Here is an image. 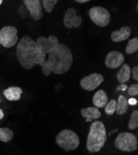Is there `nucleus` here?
Segmentation results:
<instances>
[{
	"mask_svg": "<svg viewBox=\"0 0 138 155\" xmlns=\"http://www.w3.org/2000/svg\"><path fill=\"white\" fill-rule=\"evenodd\" d=\"M72 61V54L69 47L66 45L59 44L55 50L48 54V60H45L40 66L45 76H49L52 73L62 74L69 71Z\"/></svg>",
	"mask_w": 138,
	"mask_h": 155,
	"instance_id": "nucleus-1",
	"label": "nucleus"
},
{
	"mask_svg": "<svg viewBox=\"0 0 138 155\" xmlns=\"http://www.w3.org/2000/svg\"><path fill=\"white\" fill-rule=\"evenodd\" d=\"M16 57L21 65L26 70L32 69L45 60L46 54L37 46L35 41L29 35H24L16 47Z\"/></svg>",
	"mask_w": 138,
	"mask_h": 155,
	"instance_id": "nucleus-2",
	"label": "nucleus"
},
{
	"mask_svg": "<svg viewBox=\"0 0 138 155\" xmlns=\"http://www.w3.org/2000/svg\"><path fill=\"white\" fill-rule=\"evenodd\" d=\"M106 128L102 121L95 120L90 127L87 139L86 147L91 153H95L101 150L107 141Z\"/></svg>",
	"mask_w": 138,
	"mask_h": 155,
	"instance_id": "nucleus-3",
	"label": "nucleus"
},
{
	"mask_svg": "<svg viewBox=\"0 0 138 155\" xmlns=\"http://www.w3.org/2000/svg\"><path fill=\"white\" fill-rule=\"evenodd\" d=\"M56 142L65 151L76 150L80 145V139L77 134L69 129L61 130L56 137Z\"/></svg>",
	"mask_w": 138,
	"mask_h": 155,
	"instance_id": "nucleus-4",
	"label": "nucleus"
},
{
	"mask_svg": "<svg viewBox=\"0 0 138 155\" xmlns=\"http://www.w3.org/2000/svg\"><path fill=\"white\" fill-rule=\"evenodd\" d=\"M115 147L122 151L133 152L138 148V141L136 136L130 132H121L117 137L114 142Z\"/></svg>",
	"mask_w": 138,
	"mask_h": 155,
	"instance_id": "nucleus-5",
	"label": "nucleus"
},
{
	"mask_svg": "<svg viewBox=\"0 0 138 155\" xmlns=\"http://www.w3.org/2000/svg\"><path fill=\"white\" fill-rule=\"evenodd\" d=\"M18 41V29L14 26L8 25L0 31V44L5 48H11Z\"/></svg>",
	"mask_w": 138,
	"mask_h": 155,
	"instance_id": "nucleus-6",
	"label": "nucleus"
},
{
	"mask_svg": "<svg viewBox=\"0 0 138 155\" xmlns=\"http://www.w3.org/2000/svg\"><path fill=\"white\" fill-rule=\"evenodd\" d=\"M89 16L94 23L99 27H105L110 22L108 11L101 6H94L89 11Z\"/></svg>",
	"mask_w": 138,
	"mask_h": 155,
	"instance_id": "nucleus-7",
	"label": "nucleus"
},
{
	"mask_svg": "<svg viewBox=\"0 0 138 155\" xmlns=\"http://www.w3.org/2000/svg\"><path fill=\"white\" fill-rule=\"evenodd\" d=\"M104 81V76L100 73H94L84 76L80 81L82 89L88 91H92Z\"/></svg>",
	"mask_w": 138,
	"mask_h": 155,
	"instance_id": "nucleus-8",
	"label": "nucleus"
},
{
	"mask_svg": "<svg viewBox=\"0 0 138 155\" xmlns=\"http://www.w3.org/2000/svg\"><path fill=\"white\" fill-rule=\"evenodd\" d=\"M35 42L42 52L45 54L51 53L59 45L58 38L55 35H50L48 38L40 36L37 38Z\"/></svg>",
	"mask_w": 138,
	"mask_h": 155,
	"instance_id": "nucleus-9",
	"label": "nucleus"
},
{
	"mask_svg": "<svg viewBox=\"0 0 138 155\" xmlns=\"http://www.w3.org/2000/svg\"><path fill=\"white\" fill-rule=\"evenodd\" d=\"M23 2L29 10L33 21H39L43 17L42 5L40 0H24Z\"/></svg>",
	"mask_w": 138,
	"mask_h": 155,
	"instance_id": "nucleus-10",
	"label": "nucleus"
},
{
	"mask_svg": "<svg viewBox=\"0 0 138 155\" xmlns=\"http://www.w3.org/2000/svg\"><path fill=\"white\" fill-rule=\"evenodd\" d=\"M63 22L65 26L68 29L78 28L82 24V18L77 15L75 9L71 7L65 12Z\"/></svg>",
	"mask_w": 138,
	"mask_h": 155,
	"instance_id": "nucleus-11",
	"label": "nucleus"
},
{
	"mask_svg": "<svg viewBox=\"0 0 138 155\" xmlns=\"http://www.w3.org/2000/svg\"><path fill=\"white\" fill-rule=\"evenodd\" d=\"M124 61V55L118 51L113 50L107 54L105 63L107 68L115 69L120 67Z\"/></svg>",
	"mask_w": 138,
	"mask_h": 155,
	"instance_id": "nucleus-12",
	"label": "nucleus"
},
{
	"mask_svg": "<svg viewBox=\"0 0 138 155\" xmlns=\"http://www.w3.org/2000/svg\"><path fill=\"white\" fill-rule=\"evenodd\" d=\"M131 34L129 26H123L119 31H115L111 34V39L114 42H120L128 39Z\"/></svg>",
	"mask_w": 138,
	"mask_h": 155,
	"instance_id": "nucleus-13",
	"label": "nucleus"
},
{
	"mask_svg": "<svg viewBox=\"0 0 138 155\" xmlns=\"http://www.w3.org/2000/svg\"><path fill=\"white\" fill-rule=\"evenodd\" d=\"M81 115L86 119V122H91L92 120H97L101 117L102 114L98 108L95 107H85L81 110Z\"/></svg>",
	"mask_w": 138,
	"mask_h": 155,
	"instance_id": "nucleus-14",
	"label": "nucleus"
},
{
	"mask_svg": "<svg viewBox=\"0 0 138 155\" xmlns=\"http://www.w3.org/2000/svg\"><path fill=\"white\" fill-rule=\"evenodd\" d=\"M92 101L95 107L103 108L108 103V97L105 91L103 89H100L94 94Z\"/></svg>",
	"mask_w": 138,
	"mask_h": 155,
	"instance_id": "nucleus-15",
	"label": "nucleus"
},
{
	"mask_svg": "<svg viewBox=\"0 0 138 155\" xmlns=\"http://www.w3.org/2000/svg\"><path fill=\"white\" fill-rule=\"evenodd\" d=\"M22 93V89L20 87L11 86L4 90L3 95L8 101H16L21 99V96Z\"/></svg>",
	"mask_w": 138,
	"mask_h": 155,
	"instance_id": "nucleus-16",
	"label": "nucleus"
},
{
	"mask_svg": "<svg viewBox=\"0 0 138 155\" xmlns=\"http://www.w3.org/2000/svg\"><path fill=\"white\" fill-rule=\"evenodd\" d=\"M131 76L130 67L127 63H124L122 67L120 69L117 73V80L120 83H124L128 82Z\"/></svg>",
	"mask_w": 138,
	"mask_h": 155,
	"instance_id": "nucleus-17",
	"label": "nucleus"
},
{
	"mask_svg": "<svg viewBox=\"0 0 138 155\" xmlns=\"http://www.w3.org/2000/svg\"><path fill=\"white\" fill-rule=\"evenodd\" d=\"M129 104L128 100L126 97L123 95H120L117 101V107H116V112L118 115H121L126 114L128 110Z\"/></svg>",
	"mask_w": 138,
	"mask_h": 155,
	"instance_id": "nucleus-18",
	"label": "nucleus"
},
{
	"mask_svg": "<svg viewBox=\"0 0 138 155\" xmlns=\"http://www.w3.org/2000/svg\"><path fill=\"white\" fill-rule=\"evenodd\" d=\"M14 134L9 128H0V141L7 143L12 139Z\"/></svg>",
	"mask_w": 138,
	"mask_h": 155,
	"instance_id": "nucleus-19",
	"label": "nucleus"
},
{
	"mask_svg": "<svg viewBox=\"0 0 138 155\" xmlns=\"http://www.w3.org/2000/svg\"><path fill=\"white\" fill-rule=\"evenodd\" d=\"M138 50V38L137 37H134L131 38L128 43L126 48V52L127 54H133Z\"/></svg>",
	"mask_w": 138,
	"mask_h": 155,
	"instance_id": "nucleus-20",
	"label": "nucleus"
},
{
	"mask_svg": "<svg viewBox=\"0 0 138 155\" xmlns=\"http://www.w3.org/2000/svg\"><path fill=\"white\" fill-rule=\"evenodd\" d=\"M138 127V111L134 110L131 115L128 124V128L130 130H135Z\"/></svg>",
	"mask_w": 138,
	"mask_h": 155,
	"instance_id": "nucleus-21",
	"label": "nucleus"
},
{
	"mask_svg": "<svg viewBox=\"0 0 138 155\" xmlns=\"http://www.w3.org/2000/svg\"><path fill=\"white\" fill-rule=\"evenodd\" d=\"M58 2V0H42L41 1L44 9L48 13L52 12L54 6L56 5Z\"/></svg>",
	"mask_w": 138,
	"mask_h": 155,
	"instance_id": "nucleus-22",
	"label": "nucleus"
},
{
	"mask_svg": "<svg viewBox=\"0 0 138 155\" xmlns=\"http://www.w3.org/2000/svg\"><path fill=\"white\" fill-rule=\"evenodd\" d=\"M117 107V101L115 99H111L108 102L105 106V112L107 115H112L116 111Z\"/></svg>",
	"mask_w": 138,
	"mask_h": 155,
	"instance_id": "nucleus-23",
	"label": "nucleus"
},
{
	"mask_svg": "<svg viewBox=\"0 0 138 155\" xmlns=\"http://www.w3.org/2000/svg\"><path fill=\"white\" fill-rule=\"evenodd\" d=\"M128 94L131 96H135L138 94V84H131L128 88Z\"/></svg>",
	"mask_w": 138,
	"mask_h": 155,
	"instance_id": "nucleus-24",
	"label": "nucleus"
},
{
	"mask_svg": "<svg viewBox=\"0 0 138 155\" xmlns=\"http://www.w3.org/2000/svg\"><path fill=\"white\" fill-rule=\"evenodd\" d=\"M132 74L133 78L136 81H138V67L136 66L132 69Z\"/></svg>",
	"mask_w": 138,
	"mask_h": 155,
	"instance_id": "nucleus-25",
	"label": "nucleus"
},
{
	"mask_svg": "<svg viewBox=\"0 0 138 155\" xmlns=\"http://www.w3.org/2000/svg\"><path fill=\"white\" fill-rule=\"evenodd\" d=\"M128 104H130L131 106H135V105H136L137 101L135 98L132 97V98H130L128 101Z\"/></svg>",
	"mask_w": 138,
	"mask_h": 155,
	"instance_id": "nucleus-26",
	"label": "nucleus"
},
{
	"mask_svg": "<svg viewBox=\"0 0 138 155\" xmlns=\"http://www.w3.org/2000/svg\"><path fill=\"white\" fill-rule=\"evenodd\" d=\"M127 88V85H121V86H118V87L117 89V90L120 89V90H123V91H125L126 89Z\"/></svg>",
	"mask_w": 138,
	"mask_h": 155,
	"instance_id": "nucleus-27",
	"label": "nucleus"
},
{
	"mask_svg": "<svg viewBox=\"0 0 138 155\" xmlns=\"http://www.w3.org/2000/svg\"><path fill=\"white\" fill-rule=\"evenodd\" d=\"M4 115H5V114H4L3 110L0 109V120H1L4 117Z\"/></svg>",
	"mask_w": 138,
	"mask_h": 155,
	"instance_id": "nucleus-28",
	"label": "nucleus"
},
{
	"mask_svg": "<svg viewBox=\"0 0 138 155\" xmlns=\"http://www.w3.org/2000/svg\"><path fill=\"white\" fill-rule=\"evenodd\" d=\"M76 2L80 3H84L86 2H89V0H76Z\"/></svg>",
	"mask_w": 138,
	"mask_h": 155,
	"instance_id": "nucleus-29",
	"label": "nucleus"
},
{
	"mask_svg": "<svg viewBox=\"0 0 138 155\" xmlns=\"http://www.w3.org/2000/svg\"><path fill=\"white\" fill-rule=\"evenodd\" d=\"M3 0H0V5H1L2 3H3Z\"/></svg>",
	"mask_w": 138,
	"mask_h": 155,
	"instance_id": "nucleus-30",
	"label": "nucleus"
},
{
	"mask_svg": "<svg viewBox=\"0 0 138 155\" xmlns=\"http://www.w3.org/2000/svg\"><path fill=\"white\" fill-rule=\"evenodd\" d=\"M0 102H1V100H0Z\"/></svg>",
	"mask_w": 138,
	"mask_h": 155,
	"instance_id": "nucleus-31",
	"label": "nucleus"
}]
</instances>
